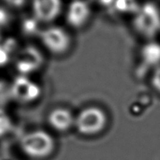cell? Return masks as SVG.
Wrapping results in <instances>:
<instances>
[{"mask_svg":"<svg viewBox=\"0 0 160 160\" xmlns=\"http://www.w3.org/2000/svg\"><path fill=\"white\" fill-rule=\"evenodd\" d=\"M43 57L37 49L28 48L18 55L16 60V68L21 75L27 76L28 73L34 72L42 66Z\"/></svg>","mask_w":160,"mask_h":160,"instance_id":"obj_8","label":"cell"},{"mask_svg":"<svg viewBox=\"0 0 160 160\" xmlns=\"http://www.w3.org/2000/svg\"><path fill=\"white\" fill-rule=\"evenodd\" d=\"M90 4L84 0H73L67 7L66 21L73 28H81L87 23L91 18Z\"/></svg>","mask_w":160,"mask_h":160,"instance_id":"obj_7","label":"cell"},{"mask_svg":"<svg viewBox=\"0 0 160 160\" xmlns=\"http://www.w3.org/2000/svg\"><path fill=\"white\" fill-rule=\"evenodd\" d=\"M41 94V87L24 75L18 77L10 85V98L20 103L33 102L40 98Z\"/></svg>","mask_w":160,"mask_h":160,"instance_id":"obj_4","label":"cell"},{"mask_svg":"<svg viewBox=\"0 0 160 160\" xmlns=\"http://www.w3.org/2000/svg\"><path fill=\"white\" fill-rule=\"evenodd\" d=\"M141 58L147 66L160 65V44L156 42H147L141 49Z\"/></svg>","mask_w":160,"mask_h":160,"instance_id":"obj_10","label":"cell"},{"mask_svg":"<svg viewBox=\"0 0 160 160\" xmlns=\"http://www.w3.org/2000/svg\"><path fill=\"white\" fill-rule=\"evenodd\" d=\"M19 146L25 156L40 160L52 155L55 149V141L49 132L38 129L23 134Z\"/></svg>","mask_w":160,"mask_h":160,"instance_id":"obj_1","label":"cell"},{"mask_svg":"<svg viewBox=\"0 0 160 160\" xmlns=\"http://www.w3.org/2000/svg\"><path fill=\"white\" fill-rule=\"evenodd\" d=\"M6 61H7V54H6L5 51H4L0 48V66L4 65Z\"/></svg>","mask_w":160,"mask_h":160,"instance_id":"obj_15","label":"cell"},{"mask_svg":"<svg viewBox=\"0 0 160 160\" xmlns=\"http://www.w3.org/2000/svg\"><path fill=\"white\" fill-rule=\"evenodd\" d=\"M107 115L102 108L91 106L84 108L75 117L74 126L84 135H96L107 125Z\"/></svg>","mask_w":160,"mask_h":160,"instance_id":"obj_3","label":"cell"},{"mask_svg":"<svg viewBox=\"0 0 160 160\" xmlns=\"http://www.w3.org/2000/svg\"><path fill=\"white\" fill-rule=\"evenodd\" d=\"M42 43L53 54H63L69 49L71 38L69 34L59 26H52L41 32Z\"/></svg>","mask_w":160,"mask_h":160,"instance_id":"obj_5","label":"cell"},{"mask_svg":"<svg viewBox=\"0 0 160 160\" xmlns=\"http://www.w3.org/2000/svg\"><path fill=\"white\" fill-rule=\"evenodd\" d=\"M7 98H10V85L0 80V104L3 103Z\"/></svg>","mask_w":160,"mask_h":160,"instance_id":"obj_13","label":"cell"},{"mask_svg":"<svg viewBox=\"0 0 160 160\" xmlns=\"http://www.w3.org/2000/svg\"><path fill=\"white\" fill-rule=\"evenodd\" d=\"M152 84L154 89L160 93V66L157 67L152 77Z\"/></svg>","mask_w":160,"mask_h":160,"instance_id":"obj_14","label":"cell"},{"mask_svg":"<svg viewBox=\"0 0 160 160\" xmlns=\"http://www.w3.org/2000/svg\"><path fill=\"white\" fill-rule=\"evenodd\" d=\"M114 4L117 11L121 12H133V14L139 6L135 0H115Z\"/></svg>","mask_w":160,"mask_h":160,"instance_id":"obj_11","label":"cell"},{"mask_svg":"<svg viewBox=\"0 0 160 160\" xmlns=\"http://www.w3.org/2000/svg\"><path fill=\"white\" fill-rule=\"evenodd\" d=\"M75 122V117L66 108H56L50 112L48 116V122L50 127L58 132L69 130Z\"/></svg>","mask_w":160,"mask_h":160,"instance_id":"obj_9","label":"cell"},{"mask_svg":"<svg viewBox=\"0 0 160 160\" xmlns=\"http://www.w3.org/2000/svg\"><path fill=\"white\" fill-rule=\"evenodd\" d=\"M133 26L145 37L156 35L160 30L159 8L152 2L139 5L133 16Z\"/></svg>","mask_w":160,"mask_h":160,"instance_id":"obj_2","label":"cell"},{"mask_svg":"<svg viewBox=\"0 0 160 160\" xmlns=\"http://www.w3.org/2000/svg\"><path fill=\"white\" fill-rule=\"evenodd\" d=\"M31 5L35 20L42 22L54 21L62 10L61 0H32Z\"/></svg>","mask_w":160,"mask_h":160,"instance_id":"obj_6","label":"cell"},{"mask_svg":"<svg viewBox=\"0 0 160 160\" xmlns=\"http://www.w3.org/2000/svg\"><path fill=\"white\" fill-rule=\"evenodd\" d=\"M11 128V119L4 111L0 110V137L6 134Z\"/></svg>","mask_w":160,"mask_h":160,"instance_id":"obj_12","label":"cell"}]
</instances>
